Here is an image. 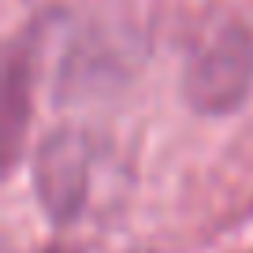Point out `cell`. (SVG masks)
Wrapping results in <instances>:
<instances>
[{"label":"cell","mask_w":253,"mask_h":253,"mask_svg":"<svg viewBox=\"0 0 253 253\" xmlns=\"http://www.w3.org/2000/svg\"><path fill=\"white\" fill-rule=\"evenodd\" d=\"M253 89V34L227 23L190 56L182 71V97L201 116H231Z\"/></svg>","instance_id":"1"},{"label":"cell","mask_w":253,"mask_h":253,"mask_svg":"<svg viewBox=\"0 0 253 253\" xmlns=\"http://www.w3.org/2000/svg\"><path fill=\"white\" fill-rule=\"evenodd\" d=\"M89 190V138L79 126H60L41 138L34 153V194L45 216L63 227L79 220Z\"/></svg>","instance_id":"2"},{"label":"cell","mask_w":253,"mask_h":253,"mask_svg":"<svg viewBox=\"0 0 253 253\" xmlns=\"http://www.w3.org/2000/svg\"><path fill=\"white\" fill-rule=\"evenodd\" d=\"M126 56H134V48H126L119 34H86L75 41L71 60L63 67V82L71 93H97L101 86H116L119 75L126 71Z\"/></svg>","instance_id":"3"},{"label":"cell","mask_w":253,"mask_h":253,"mask_svg":"<svg viewBox=\"0 0 253 253\" xmlns=\"http://www.w3.org/2000/svg\"><path fill=\"white\" fill-rule=\"evenodd\" d=\"M34 60H38V45L34 41H19L11 45L8 63H4V104H0V138H4V168L15 164L19 145H23V130L30 119V89H34Z\"/></svg>","instance_id":"4"},{"label":"cell","mask_w":253,"mask_h":253,"mask_svg":"<svg viewBox=\"0 0 253 253\" xmlns=\"http://www.w3.org/2000/svg\"><path fill=\"white\" fill-rule=\"evenodd\" d=\"M48 253H63V250H48Z\"/></svg>","instance_id":"5"}]
</instances>
